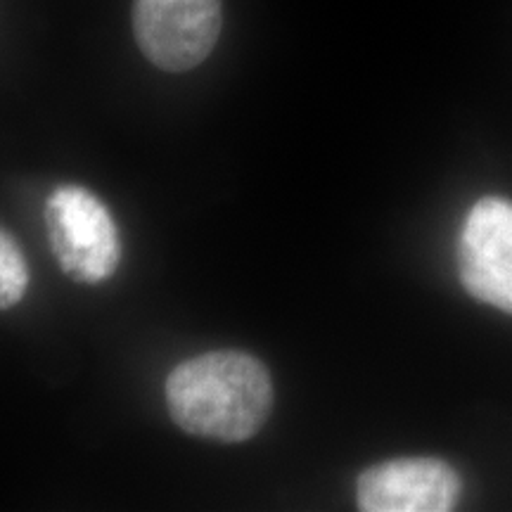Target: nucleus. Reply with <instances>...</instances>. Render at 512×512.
Here are the masks:
<instances>
[{"instance_id":"nucleus-1","label":"nucleus","mask_w":512,"mask_h":512,"mask_svg":"<svg viewBox=\"0 0 512 512\" xmlns=\"http://www.w3.org/2000/svg\"><path fill=\"white\" fill-rule=\"evenodd\" d=\"M166 408L183 432L240 444L264 427L273 382L264 363L245 351H209L171 370Z\"/></svg>"},{"instance_id":"nucleus-2","label":"nucleus","mask_w":512,"mask_h":512,"mask_svg":"<svg viewBox=\"0 0 512 512\" xmlns=\"http://www.w3.org/2000/svg\"><path fill=\"white\" fill-rule=\"evenodd\" d=\"M46 226L62 273L98 285L121 261V240L110 209L81 185H60L46 202Z\"/></svg>"},{"instance_id":"nucleus-3","label":"nucleus","mask_w":512,"mask_h":512,"mask_svg":"<svg viewBox=\"0 0 512 512\" xmlns=\"http://www.w3.org/2000/svg\"><path fill=\"white\" fill-rule=\"evenodd\" d=\"M221 5V0H133L140 53L164 72L195 69L219 41Z\"/></svg>"},{"instance_id":"nucleus-4","label":"nucleus","mask_w":512,"mask_h":512,"mask_svg":"<svg viewBox=\"0 0 512 512\" xmlns=\"http://www.w3.org/2000/svg\"><path fill=\"white\" fill-rule=\"evenodd\" d=\"M458 266L477 299L512 313V202L486 197L472 207L460 233Z\"/></svg>"},{"instance_id":"nucleus-5","label":"nucleus","mask_w":512,"mask_h":512,"mask_svg":"<svg viewBox=\"0 0 512 512\" xmlns=\"http://www.w3.org/2000/svg\"><path fill=\"white\" fill-rule=\"evenodd\" d=\"M460 496V477L434 458L375 465L358 477V508L366 512H446Z\"/></svg>"},{"instance_id":"nucleus-6","label":"nucleus","mask_w":512,"mask_h":512,"mask_svg":"<svg viewBox=\"0 0 512 512\" xmlns=\"http://www.w3.org/2000/svg\"><path fill=\"white\" fill-rule=\"evenodd\" d=\"M29 266L24 261L22 249L0 230V311L15 306L27 294Z\"/></svg>"}]
</instances>
